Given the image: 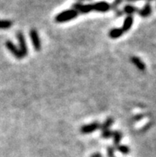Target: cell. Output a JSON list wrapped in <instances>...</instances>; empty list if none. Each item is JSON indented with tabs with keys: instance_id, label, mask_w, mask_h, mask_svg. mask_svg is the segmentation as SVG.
Returning <instances> with one entry per match:
<instances>
[{
	"instance_id": "ba28073f",
	"label": "cell",
	"mask_w": 156,
	"mask_h": 157,
	"mask_svg": "<svg viewBox=\"0 0 156 157\" xmlns=\"http://www.w3.org/2000/svg\"><path fill=\"white\" fill-rule=\"evenodd\" d=\"M131 62L139 70L145 71V70H146V64L143 62L141 58H139L137 56H132L131 58Z\"/></svg>"
},
{
	"instance_id": "5b68a950",
	"label": "cell",
	"mask_w": 156,
	"mask_h": 157,
	"mask_svg": "<svg viewBox=\"0 0 156 157\" xmlns=\"http://www.w3.org/2000/svg\"><path fill=\"white\" fill-rule=\"evenodd\" d=\"M101 128V123L98 121L92 122L88 124H85V125L81 126V132L84 135H88V134H91L95 132L96 131L99 130Z\"/></svg>"
},
{
	"instance_id": "8fae6325",
	"label": "cell",
	"mask_w": 156,
	"mask_h": 157,
	"mask_svg": "<svg viewBox=\"0 0 156 157\" xmlns=\"http://www.w3.org/2000/svg\"><path fill=\"white\" fill-rule=\"evenodd\" d=\"M138 7H136L134 5H131V4H126L124 7H123V12H124V14H127V16L128 15H131L132 16L133 14H135V13H138L139 11Z\"/></svg>"
},
{
	"instance_id": "ac0fdd59",
	"label": "cell",
	"mask_w": 156,
	"mask_h": 157,
	"mask_svg": "<svg viewBox=\"0 0 156 157\" xmlns=\"http://www.w3.org/2000/svg\"><path fill=\"white\" fill-rule=\"evenodd\" d=\"M115 152H116V147L114 146H108L107 147V156L108 157H115Z\"/></svg>"
},
{
	"instance_id": "7a4b0ae2",
	"label": "cell",
	"mask_w": 156,
	"mask_h": 157,
	"mask_svg": "<svg viewBox=\"0 0 156 157\" xmlns=\"http://www.w3.org/2000/svg\"><path fill=\"white\" fill-rule=\"evenodd\" d=\"M16 38L18 42V49H19L21 54H22V57L25 58L28 54V48L27 44H26V40L25 38L23 32L18 31L16 34Z\"/></svg>"
},
{
	"instance_id": "277c9868",
	"label": "cell",
	"mask_w": 156,
	"mask_h": 157,
	"mask_svg": "<svg viewBox=\"0 0 156 157\" xmlns=\"http://www.w3.org/2000/svg\"><path fill=\"white\" fill-rule=\"evenodd\" d=\"M30 37L34 50L35 51H40L42 50V42L40 40L38 30L36 29H31L30 31Z\"/></svg>"
},
{
	"instance_id": "3957f363",
	"label": "cell",
	"mask_w": 156,
	"mask_h": 157,
	"mask_svg": "<svg viewBox=\"0 0 156 157\" xmlns=\"http://www.w3.org/2000/svg\"><path fill=\"white\" fill-rule=\"evenodd\" d=\"M73 9L75 10L78 14H89L90 12L93 11V3L84 4L78 2L73 4Z\"/></svg>"
},
{
	"instance_id": "ffe728a7",
	"label": "cell",
	"mask_w": 156,
	"mask_h": 157,
	"mask_svg": "<svg viewBox=\"0 0 156 157\" xmlns=\"http://www.w3.org/2000/svg\"><path fill=\"white\" fill-rule=\"evenodd\" d=\"M143 117H144V115L142 113L136 114V115H135L134 117H133V121H141V120L143 118Z\"/></svg>"
},
{
	"instance_id": "5bb4252c",
	"label": "cell",
	"mask_w": 156,
	"mask_h": 157,
	"mask_svg": "<svg viewBox=\"0 0 156 157\" xmlns=\"http://www.w3.org/2000/svg\"><path fill=\"white\" fill-rule=\"evenodd\" d=\"M114 124V118L113 117H108L105 121L103 122V124H101V128L100 129L101 131H104V130L110 129L111 127Z\"/></svg>"
},
{
	"instance_id": "d6986e66",
	"label": "cell",
	"mask_w": 156,
	"mask_h": 157,
	"mask_svg": "<svg viewBox=\"0 0 156 157\" xmlns=\"http://www.w3.org/2000/svg\"><path fill=\"white\" fill-rule=\"evenodd\" d=\"M124 2V0H114L112 2V3L110 4L111 5V10H116L118 9L119 6L120 5L122 2Z\"/></svg>"
},
{
	"instance_id": "e0dca14e",
	"label": "cell",
	"mask_w": 156,
	"mask_h": 157,
	"mask_svg": "<svg viewBox=\"0 0 156 157\" xmlns=\"http://www.w3.org/2000/svg\"><path fill=\"white\" fill-rule=\"evenodd\" d=\"M112 133L113 131L111 129H107L101 131V137L105 140H108L112 137Z\"/></svg>"
},
{
	"instance_id": "d4e9b609",
	"label": "cell",
	"mask_w": 156,
	"mask_h": 157,
	"mask_svg": "<svg viewBox=\"0 0 156 157\" xmlns=\"http://www.w3.org/2000/svg\"><path fill=\"white\" fill-rule=\"evenodd\" d=\"M84 1H92V0H79V2H84Z\"/></svg>"
},
{
	"instance_id": "52a82bcc",
	"label": "cell",
	"mask_w": 156,
	"mask_h": 157,
	"mask_svg": "<svg viewBox=\"0 0 156 157\" xmlns=\"http://www.w3.org/2000/svg\"><path fill=\"white\" fill-rule=\"evenodd\" d=\"M93 11L101 12V13H106L111 10V5L109 2H105V1H101L95 3H93Z\"/></svg>"
},
{
	"instance_id": "6da1fadb",
	"label": "cell",
	"mask_w": 156,
	"mask_h": 157,
	"mask_svg": "<svg viewBox=\"0 0 156 157\" xmlns=\"http://www.w3.org/2000/svg\"><path fill=\"white\" fill-rule=\"evenodd\" d=\"M79 14L75 10L72 9H69V10H65L64 11H61L58 14H57L54 18L55 22L57 23H64V22H69L71 20L75 19L78 17Z\"/></svg>"
},
{
	"instance_id": "9a60e30c",
	"label": "cell",
	"mask_w": 156,
	"mask_h": 157,
	"mask_svg": "<svg viewBox=\"0 0 156 157\" xmlns=\"http://www.w3.org/2000/svg\"><path fill=\"white\" fill-rule=\"evenodd\" d=\"M13 22L10 20L0 19V30H7L12 27Z\"/></svg>"
},
{
	"instance_id": "cb8c5ba5",
	"label": "cell",
	"mask_w": 156,
	"mask_h": 157,
	"mask_svg": "<svg viewBox=\"0 0 156 157\" xmlns=\"http://www.w3.org/2000/svg\"><path fill=\"white\" fill-rule=\"evenodd\" d=\"M127 2H136V1H139V0H125Z\"/></svg>"
},
{
	"instance_id": "8992f818",
	"label": "cell",
	"mask_w": 156,
	"mask_h": 157,
	"mask_svg": "<svg viewBox=\"0 0 156 157\" xmlns=\"http://www.w3.org/2000/svg\"><path fill=\"white\" fill-rule=\"evenodd\" d=\"M5 46H6V49L11 53L12 55L14 56V58H16L17 59H22V58H23L18 47L12 41L7 40L6 43H5Z\"/></svg>"
},
{
	"instance_id": "4fadbf2b",
	"label": "cell",
	"mask_w": 156,
	"mask_h": 157,
	"mask_svg": "<svg viewBox=\"0 0 156 157\" xmlns=\"http://www.w3.org/2000/svg\"><path fill=\"white\" fill-rule=\"evenodd\" d=\"M112 140H113V144L114 147H116L119 144H120L121 140L123 139V133L120 130H115L113 131L112 133Z\"/></svg>"
},
{
	"instance_id": "603a6c76",
	"label": "cell",
	"mask_w": 156,
	"mask_h": 157,
	"mask_svg": "<svg viewBox=\"0 0 156 157\" xmlns=\"http://www.w3.org/2000/svg\"><path fill=\"white\" fill-rule=\"evenodd\" d=\"M150 127V124H146V125H145L144 127L143 128V130H144V131H146V130L148 129V128Z\"/></svg>"
},
{
	"instance_id": "9c48e42d",
	"label": "cell",
	"mask_w": 156,
	"mask_h": 157,
	"mask_svg": "<svg viewBox=\"0 0 156 157\" xmlns=\"http://www.w3.org/2000/svg\"><path fill=\"white\" fill-rule=\"evenodd\" d=\"M133 23H134V18H133V16H127L126 18H124V22H123L121 29H122L123 31L124 32V33H126V32L129 31L131 30V28L132 27Z\"/></svg>"
},
{
	"instance_id": "30bf717a",
	"label": "cell",
	"mask_w": 156,
	"mask_h": 157,
	"mask_svg": "<svg viewBox=\"0 0 156 157\" xmlns=\"http://www.w3.org/2000/svg\"><path fill=\"white\" fill-rule=\"evenodd\" d=\"M138 13L142 18H147L152 13V6H151L150 3L147 2V3L145 4L141 10H139Z\"/></svg>"
},
{
	"instance_id": "7c38bea8",
	"label": "cell",
	"mask_w": 156,
	"mask_h": 157,
	"mask_svg": "<svg viewBox=\"0 0 156 157\" xmlns=\"http://www.w3.org/2000/svg\"><path fill=\"white\" fill-rule=\"evenodd\" d=\"M124 34V32L123 31L121 28H113L112 30H109L108 32V36L109 38L112 39H117L122 37Z\"/></svg>"
},
{
	"instance_id": "44dd1931",
	"label": "cell",
	"mask_w": 156,
	"mask_h": 157,
	"mask_svg": "<svg viewBox=\"0 0 156 157\" xmlns=\"http://www.w3.org/2000/svg\"><path fill=\"white\" fill-rule=\"evenodd\" d=\"M124 12H123L122 10H120V9H116V10H115V15H116V17H117V18H120V17H122L123 15H124Z\"/></svg>"
},
{
	"instance_id": "484cf974",
	"label": "cell",
	"mask_w": 156,
	"mask_h": 157,
	"mask_svg": "<svg viewBox=\"0 0 156 157\" xmlns=\"http://www.w3.org/2000/svg\"><path fill=\"white\" fill-rule=\"evenodd\" d=\"M146 1H147V2H151V1H153V0H146Z\"/></svg>"
},
{
	"instance_id": "7402d4cb",
	"label": "cell",
	"mask_w": 156,
	"mask_h": 157,
	"mask_svg": "<svg viewBox=\"0 0 156 157\" xmlns=\"http://www.w3.org/2000/svg\"><path fill=\"white\" fill-rule=\"evenodd\" d=\"M90 157H104V156L101 152H95V153L92 154Z\"/></svg>"
},
{
	"instance_id": "2e32d148",
	"label": "cell",
	"mask_w": 156,
	"mask_h": 157,
	"mask_svg": "<svg viewBox=\"0 0 156 157\" xmlns=\"http://www.w3.org/2000/svg\"><path fill=\"white\" fill-rule=\"evenodd\" d=\"M116 147V151H118L119 152H120L123 155H127L130 152V148L127 145L125 144H119Z\"/></svg>"
}]
</instances>
